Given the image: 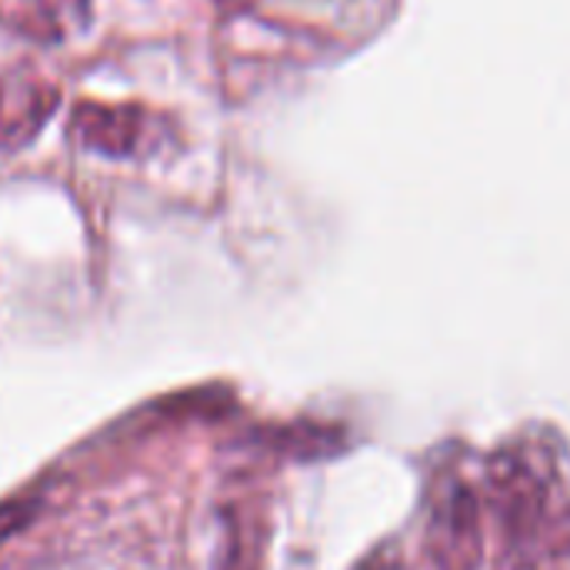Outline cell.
<instances>
[{
  "label": "cell",
  "mask_w": 570,
  "mask_h": 570,
  "mask_svg": "<svg viewBox=\"0 0 570 570\" xmlns=\"http://www.w3.org/2000/svg\"><path fill=\"white\" fill-rule=\"evenodd\" d=\"M67 134L80 150L100 154L107 160H130L157 150L160 117L134 100H80L70 110Z\"/></svg>",
  "instance_id": "1"
},
{
  "label": "cell",
  "mask_w": 570,
  "mask_h": 570,
  "mask_svg": "<svg viewBox=\"0 0 570 570\" xmlns=\"http://www.w3.org/2000/svg\"><path fill=\"white\" fill-rule=\"evenodd\" d=\"M60 97L57 80L27 60L0 70V154L33 144L57 114Z\"/></svg>",
  "instance_id": "2"
},
{
  "label": "cell",
  "mask_w": 570,
  "mask_h": 570,
  "mask_svg": "<svg viewBox=\"0 0 570 570\" xmlns=\"http://www.w3.org/2000/svg\"><path fill=\"white\" fill-rule=\"evenodd\" d=\"M94 0H0V27L30 43H63L90 23Z\"/></svg>",
  "instance_id": "3"
},
{
  "label": "cell",
  "mask_w": 570,
  "mask_h": 570,
  "mask_svg": "<svg viewBox=\"0 0 570 570\" xmlns=\"http://www.w3.org/2000/svg\"><path fill=\"white\" fill-rule=\"evenodd\" d=\"M434 551L444 570H474L481 561L478 501L468 488L448 494L434 514Z\"/></svg>",
  "instance_id": "4"
},
{
  "label": "cell",
  "mask_w": 570,
  "mask_h": 570,
  "mask_svg": "<svg viewBox=\"0 0 570 570\" xmlns=\"http://www.w3.org/2000/svg\"><path fill=\"white\" fill-rule=\"evenodd\" d=\"M30 514H33V504H27V501H7V504H0V541H7L10 534H17L30 521Z\"/></svg>",
  "instance_id": "5"
}]
</instances>
